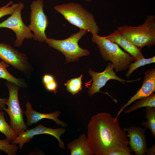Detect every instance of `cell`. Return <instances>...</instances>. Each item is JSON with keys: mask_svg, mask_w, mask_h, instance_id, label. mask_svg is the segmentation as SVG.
<instances>
[{"mask_svg": "<svg viewBox=\"0 0 155 155\" xmlns=\"http://www.w3.org/2000/svg\"><path fill=\"white\" fill-rule=\"evenodd\" d=\"M87 138L94 155H108L115 150L129 147L128 139L118 118L106 112L92 117L88 124Z\"/></svg>", "mask_w": 155, "mask_h": 155, "instance_id": "obj_1", "label": "cell"}, {"mask_svg": "<svg viewBox=\"0 0 155 155\" xmlns=\"http://www.w3.org/2000/svg\"><path fill=\"white\" fill-rule=\"evenodd\" d=\"M54 9L70 24L80 29L90 32L92 34H98L99 28L93 15L80 4L73 2L63 4L55 6Z\"/></svg>", "mask_w": 155, "mask_h": 155, "instance_id": "obj_2", "label": "cell"}, {"mask_svg": "<svg viewBox=\"0 0 155 155\" xmlns=\"http://www.w3.org/2000/svg\"><path fill=\"white\" fill-rule=\"evenodd\" d=\"M92 41L97 45L104 61L111 62L115 73L128 69L133 59L118 44L107 39L105 36H101L97 34H92Z\"/></svg>", "mask_w": 155, "mask_h": 155, "instance_id": "obj_3", "label": "cell"}, {"mask_svg": "<svg viewBox=\"0 0 155 155\" xmlns=\"http://www.w3.org/2000/svg\"><path fill=\"white\" fill-rule=\"evenodd\" d=\"M117 30L135 46L142 49L155 44V16H147L144 22L137 26L124 25Z\"/></svg>", "mask_w": 155, "mask_h": 155, "instance_id": "obj_4", "label": "cell"}, {"mask_svg": "<svg viewBox=\"0 0 155 155\" xmlns=\"http://www.w3.org/2000/svg\"><path fill=\"white\" fill-rule=\"evenodd\" d=\"M88 32L80 29L77 33H74L67 38L57 40L47 38L45 42L51 47L61 52L65 57L66 63L78 61L79 58L89 55L90 51L80 48L78 42Z\"/></svg>", "mask_w": 155, "mask_h": 155, "instance_id": "obj_5", "label": "cell"}, {"mask_svg": "<svg viewBox=\"0 0 155 155\" xmlns=\"http://www.w3.org/2000/svg\"><path fill=\"white\" fill-rule=\"evenodd\" d=\"M6 86L9 92V97L6 102L8 108L3 110L9 115L11 126L18 135L27 129L23 119L24 112L20 107L18 99V93L20 87L7 80Z\"/></svg>", "mask_w": 155, "mask_h": 155, "instance_id": "obj_6", "label": "cell"}, {"mask_svg": "<svg viewBox=\"0 0 155 155\" xmlns=\"http://www.w3.org/2000/svg\"><path fill=\"white\" fill-rule=\"evenodd\" d=\"M0 59L28 78L30 76L33 68L26 54L18 51L9 44L0 42Z\"/></svg>", "mask_w": 155, "mask_h": 155, "instance_id": "obj_7", "label": "cell"}, {"mask_svg": "<svg viewBox=\"0 0 155 155\" xmlns=\"http://www.w3.org/2000/svg\"><path fill=\"white\" fill-rule=\"evenodd\" d=\"M24 7V3H19L18 7L11 16L0 23V28H7L12 30L15 33L16 39L14 42L15 46L19 47L25 39L33 38V34L28 26L26 25L22 20L21 12Z\"/></svg>", "mask_w": 155, "mask_h": 155, "instance_id": "obj_8", "label": "cell"}, {"mask_svg": "<svg viewBox=\"0 0 155 155\" xmlns=\"http://www.w3.org/2000/svg\"><path fill=\"white\" fill-rule=\"evenodd\" d=\"M43 7L42 0H36L32 2L30 5V22L28 26L30 30L33 32V38L41 42H44L47 38L45 31L49 24L48 17L44 12Z\"/></svg>", "mask_w": 155, "mask_h": 155, "instance_id": "obj_9", "label": "cell"}, {"mask_svg": "<svg viewBox=\"0 0 155 155\" xmlns=\"http://www.w3.org/2000/svg\"><path fill=\"white\" fill-rule=\"evenodd\" d=\"M89 74L91 76L93 82L90 88L88 94L92 96L96 93L101 92L100 89L105 85L106 82L111 80H115L125 85V82L131 83L140 80L139 78L135 80H126L121 79L117 76L114 71L113 64L110 62L105 70L102 72H95L91 69L88 71Z\"/></svg>", "mask_w": 155, "mask_h": 155, "instance_id": "obj_10", "label": "cell"}, {"mask_svg": "<svg viewBox=\"0 0 155 155\" xmlns=\"http://www.w3.org/2000/svg\"><path fill=\"white\" fill-rule=\"evenodd\" d=\"M66 129L64 128L54 129L45 127L41 124H39L34 128L26 129L19 134L11 142L12 144H19L20 149H22L24 144L29 142L33 137L36 135L41 134H48L55 137L58 140L59 146L61 149L65 148L64 142L60 139V137L64 133Z\"/></svg>", "mask_w": 155, "mask_h": 155, "instance_id": "obj_11", "label": "cell"}, {"mask_svg": "<svg viewBox=\"0 0 155 155\" xmlns=\"http://www.w3.org/2000/svg\"><path fill=\"white\" fill-rule=\"evenodd\" d=\"M123 130L128 133L127 136L129 139L128 145L131 151L134 152L136 155H146L147 146L146 129L140 126H131Z\"/></svg>", "mask_w": 155, "mask_h": 155, "instance_id": "obj_12", "label": "cell"}, {"mask_svg": "<svg viewBox=\"0 0 155 155\" xmlns=\"http://www.w3.org/2000/svg\"><path fill=\"white\" fill-rule=\"evenodd\" d=\"M155 92V69L147 70L145 72L142 85L136 93L122 106L118 111L116 118L127 106L135 100L148 96Z\"/></svg>", "mask_w": 155, "mask_h": 155, "instance_id": "obj_13", "label": "cell"}, {"mask_svg": "<svg viewBox=\"0 0 155 155\" xmlns=\"http://www.w3.org/2000/svg\"><path fill=\"white\" fill-rule=\"evenodd\" d=\"M105 37L107 39L123 48L130 55L133 60L135 61L144 58L141 52L142 49L134 45L128 40L123 37L117 29Z\"/></svg>", "mask_w": 155, "mask_h": 155, "instance_id": "obj_14", "label": "cell"}, {"mask_svg": "<svg viewBox=\"0 0 155 155\" xmlns=\"http://www.w3.org/2000/svg\"><path fill=\"white\" fill-rule=\"evenodd\" d=\"M26 110L24 113L27 119V125L29 126L33 124L37 123L39 121L44 119L53 120L57 124L59 125H60L63 127H65L67 125L65 122L61 121L58 118L61 113L59 111H57L48 114L40 113L33 110L31 104L29 102H26Z\"/></svg>", "mask_w": 155, "mask_h": 155, "instance_id": "obj_15", "label": "cell"}, {"mask_svg": "<svg viewBox=\"0 0 155 155\" xmlns=\"http://www.w3.org/2000/svg\"><path fill=\"white\" fill-rule=\"evenodd\" d=\"M70 150L71 155H93L89 145L87 137L85 133L67 145Z\"/></svg>", "mask_w": 155, "mask_h": 155, "instance_id": "obj_16", "label": "cell"}, {"mask_svg": "<svg viewBox=\"0 0 155 155\" xmlns=\"http://www.w3.org/2000/svg\"><path fill=\"white\" fill-rule=\"evenodd\" d=\"M8 66L9 65L4 61L0 62V78L11 82L20 87H26L27 84L24 80L14 77L8 71L7 68Z\"/></svg>", "mask_w": 155, "mask_h": 155, "instance_id": "obj_17", "label": "cell"}, {"mask_svg": "<svg viewBox=\"0 0 155 155\" xmlns=\"http://www.w3.org/2000/svg\"><path fill=\"white\" fill-rule=\"evenodd\" d=\"M138 100L125 111V113H129L144 107L155 108V94L154 93Z\"/></svg>", "mask_w": 155, "mask_h": 155, "instance_id": "obj_18", "label": "cell"}, {"mask_svg": "<svg viewBox=\"0 0 155 155\" xmlns=\"http://www.w3.org/2000/svg\"><path fill=\"white\" fill-rule=\"evenodd\" d=\"M0 132L6 137L10 142L13 141L18 136L16 132L6 121L4 117V113L0 112Z\"/></svg>", "mask_w": 155, "mask_h": 155, "instance_id": "obj_19", "label": "cell"}, {"mask_svg": "<svg viewBox=\"0 0 155 155\" xmlns=\"http://www.w3.org/2000/svg\"><path fill=\"white\" fill-rule=\"evenodd\" d=\"M145 117L147 120L141 123L142 125L150 129L152 136L155 137V108L145 107Z\"/></svg>", "mask_w": 155, "mask_h": 155, "instance_id": "obj_20", "label": "cell"}, {"mask_svg": "<svg viewBox=\"0 0 155 155\" xmlns=\"http://www.w3.org/2000/svg\"><path fill=\"white\" fill-rule=\"evenodd\" d=\"M83 75L80 77L68 80L64 84L67 91L73 95L78 93L82 89V78Z\"/></svg>", "mask_w": 155, "mask_h": 155, "instance_id": "obj_21", "label": "cell"}, {"mask_svg": "<svg viewBox=\"0 0 155 155\" xmlns=\"http://www.w3.org/2000/svg\"><path fill=\"white\" fill-rule=\"evenodd\" d=\"M155 62V56L149 58H144L135 61L134 63H131L129 65V69L126 74V77L129 78L133 71L136 69L142 66Z\"/></svg>", "mask_w": 155, "mask_h": 155, "instance_id": "obj_22", "label": "cell"}, {"mask_svg": "<svg viewBox=\"0 0 155 155\" xmlns=\"http://www.w3.org/2000/svg\"><path fill=\"white\" fill-rule=\"evenodd\" d=\"M10 142L5 139L0 140V150L8 155L16 154L18 147L15 144H10Z\"/></svg>", "mask_w": 155, "mask_h": 155, "instance_id": "obj_23", "label": "cell"}, {"mask_svg": "<svg viewBox=\"0 0 155 155\" xmlns=\"http://www.w3.org/2000/svg\"><path fill=\"white\" fill-rule=\"evenodd\" d=\"M11 1L6 5L0 8V18L8 15H11L18 7L19 3H13Z\"/></svg>", "mask_w": 155, "mask_h": 155, "instance_id": "obj_24", "label": "cell"}, {"mask_svg": "<svg viewBox=\"0 0 155 155\" xmlns=\"http://www.w3.org/2000/svg\"><path fill=\"white\" fill-rule=\"evenodd\" d=\"M46 89L48 91L53 92L55 94L57 92L58 84L55 80L44 84Z\"/></svg>", "mask_w": 155, "mask_h": 155, "instance_id": "obj_25", "label": "cell"}, {"mask_svg": "<svg viewBox=\"0 0 155 155\" xmlns=\"http://www.w3.org/2000/svg\"><path fill=\"white\" fill-rule=\"evenodd\" d=\"M130 147L126 149H118L110 153L108 155H131Z\"/></svg>", "mask_w": 155, "mask_h": 155, "instance_id": "obj_26", "label": "cell"}, {"mask_svg": "<svg viewBox=\"0 0 155 155\" xmlns=\"http://www.w3.org/2000/svg\"><path fill=\"white\" fill-rule=\"evenodd\" d=\"M55 80L54 77L50 74L44 75L42 78V82L44 84Z\"/></svg>", "mask_w": 155, "mask_h": 155, "instance_id": "obj_27", "label": "cell"}, {"mask_svg": "<svg viewBox=\"0 0 155 155\" xmlns=\"http://www.w3.org/2000/svg\"><path fill=\"white\" fill-rule=\"evenodd\" d=\"M146 154L147 155H155V145H153L151 147L147 149L146 151Z\"/></svg>", "mask_w": 155, "mask_h": 155, "instance_id": "obj_28", "label": "cell"}, {"mask_svg": "<svg viewBox=\"0 0 155 155\" xmlns=\"http://www.w3.org/2000/svg\"><path fill=\"white\" fill-rule=\"evenodd\" d=\"M8 98H0V110H3L6 105V102Z\"/></svg>", "mask_w": 155, "mask_h": 155, "instance_id": "obj_29", "label": "cell"}, {"mask_svg": "<svg viewBox=\"0 0 155 155\" xmlns=\"http://www.w3.org/2000/svg\"><path fill=\"white\" fill-rule=\"evenodd\" d=\"M86 1H91L93 0H85Z\"/></svg>", "mask_w": 155, "mask_h": 155, "instance_id": "obj_30", "label": "cell"}]
</instances>
